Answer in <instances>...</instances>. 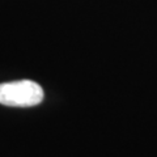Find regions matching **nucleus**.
<instances>
[{
  "instance_id": "obj_1",
  "label": "nucleus",
  "mask_w": 157,
  "mask_h": 157,
  "mask_svg": "<svg viewBox=\"0 0 157 157\" xmlns=\"http://www.w3.org/2000/svg\"><path fill=\"white\" fill-rule=\"evenodd\" d=\"M41 85L30 80H18L0 84V104L14 107H30L43 100Z\"/></svg>"
}]
</instances>
